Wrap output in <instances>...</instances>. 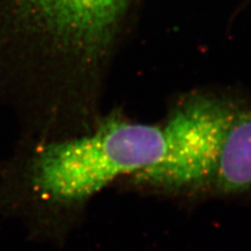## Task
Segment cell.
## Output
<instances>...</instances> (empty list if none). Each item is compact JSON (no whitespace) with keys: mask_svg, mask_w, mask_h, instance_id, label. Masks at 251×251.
<instances>
[{"mask_svg":"<svg viewBox=\"0 0 251 251\" xmlns=\"http://www.w3.org/2000/svg\"><path fill=\"white\" fill-rule=\"evenodd\" d=\"M166 153L163 126L111 119L84 134L17 139L0 162V193L36 209H60L91 198L121 176H139Z\"/></svg>","mask_w":251,"mask_h":251,"instance_id":"obj_1","label":"cell"},{"mask_svg":"<svg viewBox=\"0 0 251 251\" xmlns=\"http://www.w3.org/2000/svg\"><path fill=\"white\" fill-rule=\"evenodd\" d=\"M234 108L210 97L185 101L163 125V158L137 177L151 184L174 187L210 180Z\"/></svg>","mask_w":251,"mask_h":251,"instance_id":"obj_2","label":"cell"},{"mask_svg":"<svg viewBox=\"0 0 251 251\" xmlns=\"http://www.w3.org/2000/svg\"><path fill=\"white\" fill-rule=\"evenodd\" d=\"M210 180L224 193L251 188V107L235 106Z\"/></svg>","mask_w":251,"mask_h":251,"instance_id":"obj_3","label":"cell"}]
</instances>
